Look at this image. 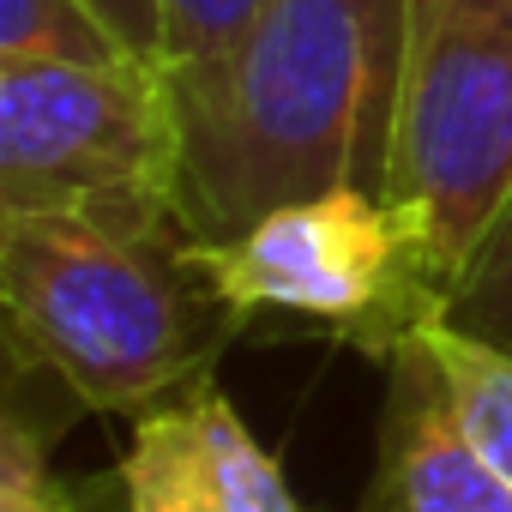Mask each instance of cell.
<instances>
[{"label":"cell","mask_w":512,"mask_h":512,"mask_svg":"<svg viewBox=\"0 0 512 512\" xmlns=\"http://www.w3.org/2000/svg\"><path fill=\"white\" fill-rule=\"evenodd\" d=\"M0 512H79L67 500V488L49 476V440L25 416H7V452H0Z\"/></svg>","instance_id":"7c38bea8"},{"label":"cell","mask_w":512,"mask_h":512,"mask_svg":"<svg viewBox=\"0 0 512 512\" xmlns=\"http://www.w3.org/2000/svg\"><path fill=\"white\" fill-rule=\"evenodd\" d=\"M404 79V0H266L247 31L169 67L181 223L241 235L290 199L386 187Z\"/></svg>","instance_id":"6da1fadb"},{"label":"cell","mask_w":512,"mask_h":512,"mask_svg":"<svg viewBox=\"0 0 512 512\" xmlns=\"http://www.w3.org/2000/svg\"><path fill=\"white\" fill-rule=\"evenodd\" d=\"M446 284L512 193V0H404L386 187Z\"/></svg>","instance_id":"3957f363"},{"label":"cell","mask_w":512,"mask_h":512,"mask_svg":"<svg viewBox=\"0 0 512 512\" xmlns=\"http://www.w3.org/2000/svg\"><path fill=\"white\" fill-rule=\"evenodd\" d=\"M121 506L127 512H308L253 440L235 404L205 380L139 410L121 452Z\"/></svg>","instance_id":"8992f818"},{"label":"cell","mask_w":512,"mask_h":512,"mask_svg":"<svg viewBox=\"0 0 512 512\" xmlns=\"http://www.w3.org/2000/svg\"><path fill=\"white\" fill-rule=\"evenodd\" d=\"M0 211L109 229L181 223V121L163 61L0 67Z\"/></svg>","instance_id":"277c9868"},{"label":"cell","mask_w":512,"mask_h":512,"mask_svg":"<svg viewBox=\"0 0 512 512\" xmlns=\"http://www.w3.org/2000/svg\"><path fill=\"white\" fill-rule=\"evenodd\" d=\"M109 13V25L145 55V61H163V19H157V0H97Z\"/></svg>","instance_id":"4fadbf2b"},{"label":"cell","mask_w":512,"mask_h":512,"mask_svg":"<svg viewBox=\"0 0 512 512\" xmlns=\"http://www.w3.org/2000/svg\"><path fill=\"white\" fill-rule=\"evenodd\" d=\"M199 266L241 314L320 320L344 344L386 356L440 314V278L410 223L374 187H332L253 217L241 235L199 241Z\"/></svg>","instance_id":"5b68a950"},{"label":"cell","mask_w":512,"mask_h":512,"mask_svg":"<svg viewBox=\"0 0 512 512\" xmlns=\"http://www.w3.org/2000/svg\"><path fill=\"white\" fill-rule=\"evenodd\" d=\"M422 338H428L434 362L446 368V386H452V404H458L464 434L512 482V356H500L488 344H470V338H458L440 320H428Z\"/></svg>","instance_id":"9c48e42d"},{"label":"cell","mask_w":512,"mask_h":512,"mask_svg":"<svg viewBox=\"0 0 512 512\" xmlns=\"http://www.w3.org/2000/svg\"><path fill=\"white\" fill-rule=\"evenodd\" d=\"M260 7L266 0H157L163 67H187V61H205V55L229 49Z\"/></svg>","instance_id":"8fae6325"},{"label":"cell","mask_w":512,"mask_h":512,"mask_svg":"<svg viewBox=\"0 0 512 512\" xmlns=\"http://www.w3.org/2000/svg\"><path fill=\"white\" fill-rule=\"evenodd\" d=\"M0 302L13 362L79 410L139 416L211 374L247 326L199 266L187 223L109 229L61 211H0Z\"/></svg>","instance_id":"7a4b0ae2"},{"label":"cell","mask_w":512,"mask_h":512,"mask_svg":"<svg viewBox=\"0 0 512 512\" xmlns=\"http://www.w3.org/2000/svg\"><path fill=\"white\" fill-rule=\"evenodd\" d=\"M434 320L452 326L470 344H488V350L512 356V193L494 211V223L482 229V241L470 247L458 278L446 284Z\"/></svg>","instance_id":"30bf717a"},{"label":"cell","mask_w":512,"mask_h":512,"mask_svg":"<svg viewBox=\"0 0 512 512\" xmlns=\"http://www.w3.org/2000/svg\"><path fill=\"white\" fill-rule=\"evenodd\" d=\"M386 410L356 512H512V482L464 434L422 326L386 356Z\"/></svg>","instance_id":"52a82bcc"},{"label":"cell","mask_w":512,"mask_h":512,"mask_svg":"<svg viewBox=\"0 0 512 512\" xmlns=\"http://www.w3.org/2000/svg\"><path fill=\"white\" fill-rule=\"evenodd\" d=\"M139 49L97 0H0V67L25 61H133ZM145 61V55H139Z\"/></svg>","instance_id":"ba28073f"}]
</instances>
